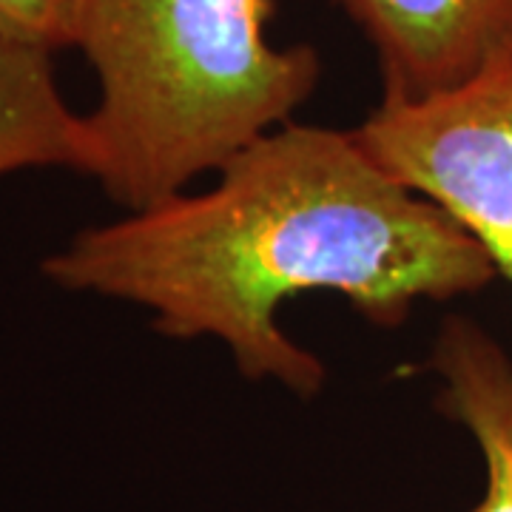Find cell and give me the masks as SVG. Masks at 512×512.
Segmentation results:
<instances>
[{
	"mask_svg": "<svg viewBox=\"0 0 512 512\" xmlns=\"http://www.w3.org/2000/svg\"><path fill=\"white\" fill-rule=\"evenodd\" d=\"M46 279L143 308L168 339H217L248 382L313 399L328 367L279 325L299 293H336L373 328L419 302L498 279L493 259L439 205L396 180L356 128L285 123L234 154L217 183L77 231Z\"/></svg>",
	"mask_w": 512,
	"mask_h": 512,
	"instance_id": "1",
	"label": "cell"
},
{
	"mask_svg": "<svg viewBox=\"0 0 512 512\" xmlns=\"http://www.w3.org/2000/svg\"><path fill=\"white\" fill-rule=\"evenodd\" d=\"M276 0H83L74 46L97 77L83 177L123 211L188 191L291 123L322 55L276 46Z\"/></svg>",
	"mask_w": 512,
	"mask_h": 512,
	"instance_id": "2",
	"label": "cell"
},
{
	"mask_svg": "<svg viewBox=\"0 0 512 512\" xmlns=\"http://www.w3.org/2000/svg\"><path fill=\"white\" fill-rule=\"evenodd\" d=\"M379 163L439 205L512 285V49L450 92L382 103L356 126Z\"/></svg>",
	"mask_w": 512,
	"mask_h": 512,
	"instance_id": "3",
	"label": "cell"
},
{
	"mask_svg": "<svg viewBox=\"0 0 512 512\" xmlns=\"http://www.w3.org/2000/svg\"><path fill=\"white\" fill-rule=\"evenodd\" d=\"M370 43L382 103H419L512 49V0H330Z\"/></svg>",
	"mask_w": 512,
	"mask_h": 512,
	"instance_id": "4",
	"label": "cell"
},
{
	"mask_svg": "<svg viewBox=\"0 0 512 512\" xmlns=\"http://www.w3.org/2000/svg\"><path fill=\"white\" fill-rule=\"evenodd\" d=\"M436 407L476 439L487 484L467 512H512V359L476 319L450 313L430 348Z\"/></svg>",
	"mask_w": 512,
	"mask_h": 512,
	"instance_id": "5",
	"label": "cell"
},
{
	"mask_svg": "<svg viewBox=\"0 0 512 512\" xmlns=\"http://www.w3.org/2000/svg\"><path fill=\"white\" fill-rule=\"evenodd\" d=\"M55 52L0 40V177L83 168V114L57 86Z\"/></svg>",
	"mask_w": 512,
	"mask_h": 512,
	"instance_id": "6",
	"label": "cell"
},
{
	"mask_svg": "<svg viewBox=\"0 0 512 512\" xmlns=\"http://www.w3.org/2000/svg\"><path fill=\"white\" fill-rule=\"evenodd\" d=\"M83 0H0V40L46 52L72 49Z\"/></svg>",
	"mask_w": 512,
	"mask_h": 512,
	"instance_id": "7",
	"label": "cell"
}]
</instances>
